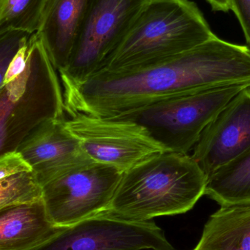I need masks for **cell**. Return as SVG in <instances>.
Wrapping results in <instances>:
<instances>
[{
  "instance_id": "obj_2",
  "label": "cell",
  "mask_w": 250,
  "mask_h": 250,
  "mask_svg": "<svg viewBox=\"0 0 250 250\" xmlns=\"http://www.w3.org/2000/svg\"><path fill=\"white\" fill-rule=\"evenodd\" d=\"M207 180L192 156L166 151L123 173L106 212L141 222L184 214L204 195Z\"/></svg>"
},
{
  "instance_id": "obj_22",
  "label": "cell",
  "mask_w": 250,
  "mask_h": 250,
  "mask_svg": "<svg viewBox=\"0 0 250 250\" xmlns=\"http://www.w3.org/2000/svg\"><path fill=\"white\" fill-rule=\"evenodd\" d=\"M6 1L7 0H0V19H1V16H2L4 7H5Z\"/></svg>"
},
{
  "instance_id": "obj_20",
  "label": "cell",
  "mask_w": 250,
  "mask_h": 250,
  "mask_svg": "<svg viewBox=\"0 0 250 250\" xmlns=\"http://www.w3.org/2000/svg\"><path fill=\"white\" fill-rule=\"evenodd\" d=\"M230 10L239 20L250 48V0H230Z\"/></svg>"
},
{
  "instance_id": "obj_1",
  "label": "cell",
  "mask_w": 250,
  "mask_h": 250,
  "mask_svg": "<svg viewBox=\"0 0 250 250\" xmlns=\"http://www.w3.org/2000/svg\"><path fill=\"white\" fill-rule=\"evenodd\" d=\"M250 86V48L213 38L155 64L120 71L100 70L63 86L64 110L114 118L180 94L226 85Z\"/></svg>"
},
{
  "instance_id": "obj_13",
  "label": "cell",
  "mask_w": 250,
  "mask_h": 250,
  "mask_svg": "<svg viewBox=\"0 0 250 250\" xmlns=\"http://www.w3.org/2000/svg\"><path fill=\"white\" fill-rule=\"evenodd\" d=\"M62 227L48 217L42 198L0 210V250H33Z\"/></svg>"
},
{
  "instance_id": "obj_8",
  "label": "cell",
  "mask_w": 250,
  "mask_h": 250,
  "mask_svg": "<svg viewBox=\"0 0 250 250\" xmlns=\"http://www.w3.org/2000/svg\"><path fill=\"white\" fill-rule=\"evenodd\" d=\"M66 125L91 160L123 173L166 152L144 126L133 122L77 114L66 120Z\"/></svg>"
},
{
  "instance_id": "obj_10",
  "label": "cell",
  "mask_w": 250,
  "mask_h": 250,
  "mask_svg": "<svg viewBox=\"0 0 250 250\" xmlns=\"http://www.w3.org/2000/svg\"><path fill=\"white\" fill-rule=\"evenodd\" d=\"M250 151V86L238 93L203 130L192 157L207 176Z\"/></svg>"
},
{
  "instance_id": "obj_12",
  "label": "cell",
  "mask_w": 250,
  "mask_h": 250,
  "mask_svg": "<svg viewBox=\"0 0 250 250\" xmlns=\"http://www.w3.org/2000/svg\"><path fill=\"white\" fill-rule=\"evenodd\" d=\"M90 0H48L37 33L57 71L67 66Z\"/></svg>"
},
{
  "instance_id": "obj_5",
  "label": "cell",
  "mask_w": 250,
  "mask_h": 250,
  "mask_svg": "<svg viewBox=\"0 0 250 250\" xmlns=\"http://www.w3.org/2000/svg\"><path fill=\"white\" fill-rule=\"evenodd\" d=\"M248 86L236 83L180 94L114 119L144 126L167 152L188 154L206 126Z\"/></svg>"
},
{
  "instance_id": "obj_19",
  "label": "cell",
  "mask_w": 250,
  "mask_h": 250,
  "mask_svg": "<svg viewBox=\"0 0 250 250\" xmlns=\"http://www.w3.org/2000/svg\"><path fill=\"white\" fill-rule=\"evenodd\" d=\"M32 171L19 151L0 155V180L22 172Z\"/></svg>"
},
{
  "instance_id": "obj_4",
  "label": "cell",
  "mask_w": 250,
  "mask_h": 250,
  "mask_svg": "<svg viewBox=\"0 0 250 250\" xmlns=\"http://www.w3.org/2000/svg\"><path fill=\"white\" fill-rule=\"evenodd\" d=\"M63 92L42 39L28 42L26 67L0 89V155L17 151L29 132L46 120L64 119Z\"/></svg>"
},
{
  "instance_id": "obj_17",
  "label": "cell",
  "mask_w": 250,
  "mask_h": 250,
  "mask_svg": "<svg viewBox=\"0 0 250 250\" xmlns=\"http://www.w3.org/2000/svg\"><path fill=\"white\" fill-rule=\"evenodd\" d=\"M42 198V188L33 171L22 172L0 180V210Z\"/></svg>"
},
{
  "instance_id": "obj_21",
  "label": "cell",
  "mask_w": 250,
  "mask_h": 250,
  "mask_svg": "<svg viewBox=\"0 0 250 250\" xmlns=\"http://www.w3.org/2000/svg\"><path fill=\"white\" fill-rule=\"evenodd\" d=\"M28 42H29V40L26 43L23 44L19 48V51L12 60L8 69H7V73H6L4 84H6L16 79L24 70L26 62H27Z\"/></svg>"
},
{
  "instance_id": "obj_18",
  "label": "cell",
  "mask_w": 250,
  "mask_h": 250,
  "mask_svg": "<svg viewBox=\"0 0 250 250\" xmlns=\"http://www.w3.org/2000/svg\"><path fill=\"white\" fill-rule=\"evenodd\" d=\"M31 35L20 30H9L0 33V89L4 85L6 73L12 60Z\"/></svg>"
},
{
  "instance_id": "obj_3",
  "label": "cell",
  "mask_w": 250,
  "mask_h": 250,
  "mask_svg": "<svg viewBox=\"0 0 250 250\" xmlns=\"http://www.w3.org/2000/svg\"><path fill=\"white\" fill-rule=\"evenodd\" d=\"M216 37L194 1L148 0L100 70L120 71L155 64Z\"/></svg>"
},
{
  "instance_id": "obj_14",
  "label": "cell",
  "mask_w": 250,
  "mask_h": 250,
  "mask_svg": "<svg viewBox=\"0 0 250 250\" xmlns=\"http://www.w3.org/2000/svg\"><path fill=\"white\" fill-rule=\"evenodd\" d=\"M193 250H250V205L221 207L211 214Z\"/></svg>"
},
{
  "instance_id": "obj_11",
  "label": "cell",
  "mask_w": 250,
  "mask_h": 250,
  "mask_svg": "<svg viewBox=\"0 0 250 250\" xmlns=\"http://www.w3.org/2000/svg\"><path fill=\"white\" fill-rule=\"evenodd\" d=\"M41 186L74 167L94 162L69 130L64 119L46 120L34 128L18 148Z\"/></svg>"
},
{
  "instance_id": "obj_6",
  "label": "cell",
  "mask_w": 250,
  "mask_h": 250,
  "mask_svg": "<svg viewBox=\"0 0 250 250\" xmlns=\"http://www.w3.org/2000/svg\"><path fill=\"white\" fill-rule=\"evenodd\" d=\"M148 0H90L70 60L59 70L62 86L99 71Z\"/></svg>"
},
{
  "instance_id": "obj_15",
  "label": "cell",
  "mask_w": 250,
  "mask_h": 250,
  "mask_svg": "<svg viewBox=\"0 0 250 250\" xmlns=\"http://www.w3.org/2000/svg\"><path fill=\"white\" fill-rule=\"evenodd\" d=\"M204 195L221 207L250 205V151L207 176Z\"/></svg>"
},
{
  "instance_id": "obj_16",
  "label": "cell",
  "mask_w": 250,
  "mask_h": 250,
  "mask_svg": "<svg viewBox=\"0 0 250 250\" xmlns=\"http://www.w3.org/2000/svg\"><path fill=\"white\" fill-rule=\"evenodd\" d=\"M48 0H7L0 19V33L20 30L38 32Z\"/></svg>"
},
{
  "instance_id": "obj_9",
  "label": "cell",
  "mask_w": 250,
  "mask_h": 250,
  "mask_svg": "<svg viewBox=\"0 0 250 250\" xmlns=\"http://www.w3.org/2000/svg\"><path fill=\"white\" fill-rule=\"evenodd\" d=\"M33 250H174L164 230L150 221L104 211L64 228Z\"/></svg>"
},
{
  "instance_id": "obj_7",
  "label": "cell",
  "mask_w": 250,
  "mask_h": 250,
  "mask_svg": "<svg viewBox=\"0 0 250 250\" xmlns=\"http://www.w3.org/2000/svg\"><path fill=\"white\" fill-rule=\"evenodd\" d=\"M123 174L114 166L91 162L45 182L42 199L50 220L65 228L106 211Z\"/></svg>"
}]
</instances>
